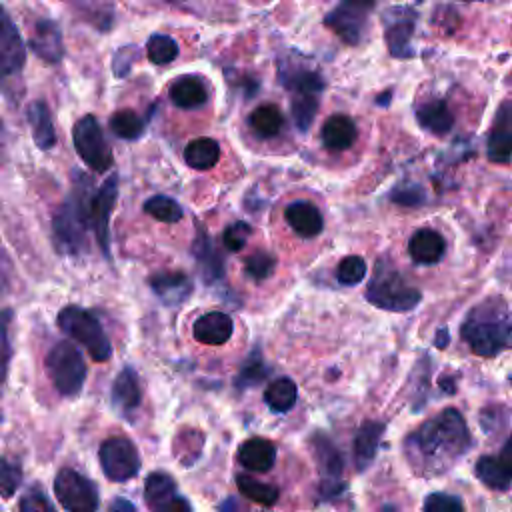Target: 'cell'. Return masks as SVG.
<instances>
[{
	"label": "cell",
	"mask_w": 512,
	"mask_h": 512,
	"mask_svg": "<svg viewBox=\"0 0 512 512\" xmlns=\"http://www.w3.org/2000/svg\"><path fill=\"white\" fill-rule=\"evenodd\" d=\"M110 510H112V512H116V510H130V512H134L136 506H134L132 502L124 500V498H118V500H114V502L110 504Z\"/></svg>",
	"instance_id": "f5cc1de1"
},
{
	"label": "cell",
	"mask_w": 512,
	"mask_h": 512,
	"mask_svg": "<svg viewBox=\"0 0 512 512\" xmlns=\"http://www.w3.org/2000/svg\"><path fill=\"white\" fill-rule=\"evenodd\" d=\"M168 96L174 106H178L182 110H192V108L202 106L208 100V90L200 76L184 74V76H178L170 84Z\"/></svg>",
	"instance_id": "d4e9b609"
},
{
	"label": "cell",
	"mask_w": 512,
	"mask_h": 512,
	"mask_svg": "<svg viewBox=\"0 0 512 512\" xmlns=\"http://www.w3.org/2000/svg\"><path fill=\"white\" fill-rule=\"evenodd\" d=\"M386 44L394 58H410L414 56L412 34L416 24L414 10L406 6H394L386 16Z\"/></svg>",
	"instance_id": "4fadbf2b"
},
{
	"label": "cell",
	"mask_w": 512,
	"mask_h": 512,
	"mask_svg": "<svg viewBox=\"0 0 512 512\" xmlns=\"http://www.w3.org/2000/svg\"><path fill=\"white\" fill-rule=\"evenodd\" d=\"M234 332V322L226 312H206L194 320L192 334L198 342L208 346H220L230 340Z\"/></svg>",
	"instance_id": "44dd1931"
},
{
	"label": "cell",
	"mask_w": 512,
	"mask_h": 512,
	"mask_svg": "<svg viewBox=\"0 0 512 512\" xmlns=\"http://www.w3.org/2000/svg\"><path fill=\"white\" fill-rule=\"evenodd\" d=\"M150 288L166 306H178L192 294V280L180 270H164L150 276Z\"/></svg>",
	"instance_id": "ffe728a7"
},
{
	"label": "cell",
	"mask_w": 512,
	"mask_h": 512,
	"mask_svg": "<svg viewBox=\"0 0 512 512\" xmlns=\"http://www.w3.org/2000/svg\"><path fill=\"white\" fill-rule=\"evenodd\" d=\"M30 48L44 62L58 64L64 56V42H62L60 26L48 18L38 20L30 34Z\"/></svg>",
	"instance_id": "d6986e66"
},
{
	"label": "cell",
	"mask_w": 512,
	"mask_h": 512,
	"mask_svg": "<svg viewBox=\"0 0 512 512\" xmlns=\"http://www.w3.org/2000/svg\"><path fill=\"white\" fill-rule=\"evenodd\" d=\"M110 400L114 410L126 418V420H134L136 410L140 408L142 402V390H140V378L136 374L134 368L124 366L120 370V374L114 378L112 382V390H110Z\"/></svg>",
	"instance_id": "e0dca14e"
},
{
	"label": "cell",
	"mask_w": 512,
	"mask_h": 512,
	"mask_svg": "<svg viewBox=\"0 0 512 512\" xmlns=\"http://www.w3.org/2000/svg\"><path fill=\"white\" fill-rule=\"evenodd\" d=\"M280 82L286 90L294 92H310V94H320L324 88V80L322 76L312 70L306 68L302 64H294V62H284L280 64Z\"/></svg>",
	"instance_id": "83f0119b"
},
{
	"label": "cell",
	"mask_w": 512,
	"mask_h": 512,
	"mask_svg": "<svg viewBox=\"0 0 512 512\" xmlns=\"http://www.w3.org/2000/svg\"><path fill=\"white\" fill-rule=\"evenodd\" d=\"M284 218L290 228L302 238H316L324 228V218L312 202L296 200L286 206Z\"/></svg>",
	"instance_id": "7402d4cb"
},
{
	"label": "cell",
	"mask_w": 512,
	"mask_h": 512,
	"mask_svg": "<svg viewBox=\"0 0 512 512\" xmlns=\"http://www.w3.org/2000/svg\"><path fill=\"white\" fill-rule=\"evenodd\" d=\"M136 54H138L136 46H124V48H120V50L114 54V58H112V70H114V74H116L118 78H122V76H126V74L130 72L132 62L136 60Z\"/></svg>",
	"instance_id": "c3c4849f"
},
{
	"label": "cell",
	"mask_w": 512,
	"mask_h": 512,
	"mask_svg": "<svg viewBox=\"0 0 512 512\" xmlns=\"http://www.w3.org/2000/svg\"><path fill=\"white\" fill-rule=\"evenodd\" d=\"M446 250L444 238L432 228H420L408 242V252L416 264H436Z\"/></svg>",
	"instance_id": "4316f807"
},
{
	"label": "cell",
	"mask_w": 512,
	"mask_h": 512,
	"mask_svg": "<svg viewBox=\"0 0 512 512\" xmlns=\"http://www.w3.org/2000/svg\"><path fill=\"white\" fill-rule=\"evenodd\" d=\"M144 120L134 110H118L110 116V130L122 140H138L144 134Z\"/></svg>",
	"instance_id": "d590c367"
},
{
	"label": "cell",
	"mask_w": 512,
	"mask_h": 512,
	"mask_svg": "<svg viewBox=\"0 0 512 512\" xmlns=\"http://www.w3.org/2000/svg\"><path fill=\"white\" fill-rule=\"evenodd\" d=\"M238 462L254 472H266L276 462V446L266 438H248L238 446Z\"/></svg>",
	"instance_id": "484cf974"
},
{
	"label": "cell",
	"mask_w": 512,
	"mask_h": 512,
	"mask_svg": "<svg viewBox=\"0 0 512 512\" xmlns=\"http://www.w3.org/2000/svg\"><path fill=\"white\" fill-rule=\"evenodd\" d=\"M390 102V92H386V94H380V98H378V104H388Z\"/></svg>",
	"instance_id": "db71d44e"
},
{
	"label": "cell",
	"mask_w": 512,
	"mask_h": 512,
	"mask_svg": "<svg viewBox=\"0 0 512 512\" xmlns=\"http://www.w3.org/2000/svg\"><path fill=\"white\" fill-rule=\"evenodd\" d=\"M356 136H358V130H356L354 120L350 116H344V114L330 116L322 124V130H320L322 144L328 150H336V152L348 150L356 142Z\"/></svg>",
	"instance_id": "f1b7e54d"
},
{
	"label": "cell",
	"mask_w": 512,
	"mask_h": 512,
	"mask_svg": "<svg viewBox=\"0 0 512 512\" xmlns=\"http://www.w3.org/2000/svg\"><path fill=\"white\" fill-rule=\"evenodd\" d=\"M250 236H252L250 224H246V222H232L222 232V244L230 252H240L246 246Z\"/></svg>",
	"instance_id": "f6af8a7d"
},
{
	"label": "cell",
	"mask_w": 512,
	"mask_h": 512,
	"mask_svg": "<svg viewBox=\"0 0 512 512\" xmlns=\"http://www.w3.org/2000/svg\"><path fill=\"white\" fill-rule=\"evenodd\" d=\"M488 160L494 164L508 166L512 154V106L504 100L494 116L492 130L488 136Z\"/></svg>",
	"instance_id": "ac0fdd59"
},
{
	"label": "cell",
	"mask_w": 512,
	"mask_h": 512,
	"mask_svg": "<svg viewBox=\"0 0 512 512\" xmlns=\"http://www.w3.org/2000/svg\"><path fill=\"white\" fill-rule=\"evenodd\" d=\"M26 62L24 40L8 16V12L0 6V78L18 74Z\"/></svg>",
	"instance_id": "9a60e30c"
},
{
	"label": "cell",
	"mask_w": 512,
	"mask_h": 512,
	"mask_svg": "<svg viewBox=\"0 0 512 512\" xmlns=\"http://www.w3.org/2000/svg\"><path fill=\"white\" fill-rule=\"evenodd\" d=\"M414 114L418 124L436 136L450 132V128L454 126V114L450 112L448 104L440 98H432L428 102L418 104Z\"/></svg>",
	"instance_id": "f546056e"
},
{
	"label": "cell",
	"mask_w": 512,
	"mask_h": 512,
	"mask_svg": "<svg viewBox=\"0 0 512 512\" xmlns=\"http://www.w3.org/2000/svg\"><path fill=\"white\" fill-rule=\"evenodd\" d=\"M98 460L104 476L112 482H128L140 472V454L132 440L112 436L98 448Z\"/></svg>",
	"instance_id": "9c48e42d"
},
{
	"label": "cell",
	"mask_w": 512,
	"mask_h": 512,
	"mask_svg": "<svg viewBox=\"0 0 512 512\" xmlns=\"http://www.w3.org/2000/svg\"><path fill=\"white\" fill-rule=\"evenodd\" d=\"M12 310L0 312V390L8 376V366L12 358Z\"/></svg>",
	"instance_id": "7bdbcfd3"
},
{
	"label": "cell",
	"mask_w": 512,
	"mask_h": 512,
	"mask_svg": "<svg viewBox=\"0 0 512 512\" xmlns=\"http://www.w3.org/2000/svg\"><path fill=\"white\" fill-rule=\"evenodd\" d=\"M312 454L318 464V472L322 476L320 484V500H328L338 496L344 490L342 482V470H344V460L340 450L332 444V440L324 434H314L312 440Z\"/></svg>",
	"instance_id": "7c38bea8"
},
{
	"label": "cell",
	"mask_w": 512,
	"mask_h": 512,
	"mask_svg": "<svg viewBox=\"0 0 512 512\" xmlns=\"http://www.w3.org/2000/svg\"><path fill=\"white\" fill-rule=\"evenodd\" d=\"M390 198L402 206H416L424 202V190L420 186H400L392 190Z\"/></svg>",
	"instance_id": "681fc988"
},
{
	"label": "cell",
	"mask_w": 512,
	"mask_h": 512,
	"mask_svg": "<svg viewBox=\"0 0 512 512\" xmlns=\"http://www.w3.org/2000/svg\"><path fill=\"white\" fill-rule=\"evenodd\" d=\"M296 398H298V388L290 378H276L264 390V402L268 404L270 410L278 414L292 410L296 404Z\"/></svg>",
	"instance_id": "d6a6232c"
},
{
	"label": "cell",
	"mask_w": 512,
	"mask_h": 512,
	"mask_svg": "<svg viewBox=\"0 0 512 512\" xmlns=\"http://www.w3.org/2000/svg\"><path fill=\"white\" fill-rule=\"evenodd\" d=\"M276 268V256L266 250H256L244 260V272L250 280L262 282L266 280Z\"/></svg>",
	"instance_id": "b9f144b4"
},
{
	"label": "cell",
	"mask_w": 512,
	"mask_h": 512,
	"mask_svg": "<svg viewBox=\"0 0 512 512\" xmlns=\"http://www.w3.org/2000/svg\"><path fill=\"white\" fill-rule=\"evenodd\" d=\"M72 140H74L76 154L80 156V160H84V164L90 170L106 172L112 166L114 154L106 142V136L96 116L92 114L82 116L72 128Z\"/></svg>",
	"instance_id": "52a82bcc"
},
{
	"label": "cell",
	"mask_w": 512,
	"mask_h": 512,
	"mask_svg": "<svg viewBox=\"0 0 512 512\" xmlns=\"http://www.w3.org/2000/svg\"><path fill=\"white\" fill-rule=\"evenodd\" d=\"M26 116H28V124H30V130H32L34 144L40 150H50L56 144V130H54L52 114H50V108L46 106V102L34 100L28 106Z\"/></svg>",
	"instance_id": "4dcf8cb0"
},
{
	"label": "cell",
	"mask_w": 512,
	"mask_h": 512,
	"mask_svg": "<svg viewBox=\"0 0 512 512\" xmlns=\"http://www.w3.org/2000/svg\"><path fill=\"white\" fill-rule=\"evenodd\" d=\"M236 486L238 490L252 502L260 504V506H272L276 504L280 492L274 484H266V482H260L248 474H238L236 476Z\"/></svg>",
	"instance_id": "e575fe53"
},
{
	"label": "cell",
	"mask_w": 512,
	"mask_h": 512,
	"mask_svg": "<svg viewBox=\"0 0 512 512\" xmlns=\"http://www.w3.org/2000/svg\"><path fill=\"white\" fill-rule=\"evenodd\" d=\"M284 124V116L276 104H260L250 114V128L260 138H272L280 132Z\"/></svg>",
	"instance_id": "836d02e7"
},
{
	"label": "cell",
	"mask_w": 512,
	"mask_h": 512,
	"mask_svg": "<svg viewBox=\"0 0 512 512\" xmlns=\"http://www.w3.org/2000/svg\"><path fill=\"white\" fill-rule=\"evenodd\" d=\"M92 192V182L86 174H76L74 188L68 198L60 204L52 218V234L58 252L68 256H80L88 250V200Z\"/></svg>",
	"instance_id": "3957f363"
},
{
	"label": "cell",
	"mask_w": 512,
	"mask_h": 512,
	"mask_svg": "<svg viewBox=\"0 0 512 512\" xmlns=\"http://www.w3.org/2000/svg\"><path fill=\"white\" fill-rule=\"evenodd\" d=\"M184 160L194 170H208L220 160V144L214 138H194L184 148Z\"/></svg>",
	"instance_id": "1f68e13d"
},
{
	"label": "cell",
	"mask_w": 512,
	"mask_h": 512,
	"mask_svg": "<svg viewBox=\"0 0 512 512\" xmlns=\"http://www.w3.org/2000/svg\"><path fill=\"white\" fill-rule=\"evenodd\" d=\"M474 474L488 488L506 492L512 482V442H504L498 456H480L474 464Z\"/></svg>",
	"instance_id": "2e32d148"
},
{
	"label": "cell",
	"mask_w": 512,
	"mask_h": 512,
	"mask_svg": "<svg viewBox=\"0 0 512 512\" xmlns=\"http://www.w3.org/2000/svg\"><path fill=\"white\" fill-rule=\"evenodd\" d=\"M146 54H148L150 62L164 66V64H170L172 60H176L178 44L168 34H152L146 42Z\"/></svg>",
	"instance_id": "f35d334b"
},
{
	"label": "cell",
	"mask_w": 512,
	"mask_h": 512,
	"mask_svg": "<svg viewBox=\"0 0 512 512\" xmlns=\"http://www.w3.org/2000/svg\"><path fill=\"white\" fill-rule=\"evenodd\" d=\"M366 262L362 256H356V254H350V256H344L338 266H336V280L342 284V286H356L360 284L364 278H366Z\"/></svg>",
	"instance_id": "60d3db41"
},
{
	"label": "cell",
	"mask_w": 512,
	"mask_h": 512,
	"mask_svg": "<svg viewBox=\"0 0 512 512\" xmlns=\"http://www.w3.org/2000/svg\"><path fill=\"white\" fill-rule=\"evenodd\" d=\"M422 508L426 512H460V510H464V502L454 494L434 492V494L426 496Z\"/></svg>",
	"instance_id": "bcb514c9"
},
{
	"label": "cell",
	"mask_w": 512,
	"mask_h": 512,
	"mask_svg": "<svg viewBox=\"0 0 512 512\" xmlns=\"http://www.w3.org/2000/svg\"><path fill=\"white\" fill-rule=\"evenodd\" d=\"M318 96L320 94H310V92H294L292 96V118L298 126L300 132H306L312 122L314 116L318 112Z\"/></svg>",
	"instance_id": "74e56055"
},
{
	"label": "cell",
	"mask_w": 512,
	"mask_h": 512,
	"mask_svg": "<svg viewBox=\"0 0 512 512\" xmlns=\"http://www.w3.org/2000/svg\"><path fill=\"white\" fill-rule=\"evenodd\" d=\"M54 494L64 510L94 512L100 506L98 488L72 468H62L54 478Z\"/></svg>",
	"instance_id": "30bf717a"
},
{
	"label": "cell",
	"mask_w": 512,
	"mask_h": 512,
	"mask_svg": "<svg viewBox=\"0 0 512 512\" xmlns=\"http://www.w3.org/2000/svg\"><path fill=\"white\" fill-rule=\"evenodd\" d=\"M22 484V466L10 456L0 458V498L8 500Z\"/></svg>",
	"instance_id": "ab89813d"
},
{
	"label": "cell",
	"mask_w": 512,
	"mask_h": 512,
	"mask_svg": "<svg viewBox=\"0 0 512 512\" xmlns=\"http://www.w3.org/2000/svg\"><path fill=\"white\" fill-rule=\"evenodd\" d=\"M58 326L66 336L80 342L86 348V352L92 356V360L106 362L112 356V344L102 324L92 312L76 304L64 306L58 312Z\"/></svg>",
	"instance_id": "5b68a950"
},
{
	"label": "cell",
	"mask_w": 512,
	"mask_h": 512,
	"mask_svg": "<svg viewBox=\"0 0 512 512\" xmlns=\"http://www.w3.org/2000/svg\"><path fill=\"white\" fill-rule=\"evenodd\" d=\"M268 376V366L264 364L262 356L254 350L252 356L244 362V366L240 368L238 376H236V388L244 390L250 386H256L258 382H262Z\"/></svg>",
	"instance_id": "ee69618b"
},
{
	"label": "cell",
	"mask_w": 512,
	"mask_h": 512,
	"mask_svg": "<svg viewBox=\"0 0 512 512\" xmlns=\"http://www.w3.org/2000/svg\"><path fill=\"white\" fill-rule=\"evenodd\" d=\"M448 342H450V332L446 330V328H440L438 332H436V340H434V344H436V348H446L448 346Z\"/></svg>",
	"instance_id": "816d5d0a"
},
{
	"label": "cell",
	"mask_w": 512,
	"mask_h": 512,
	"mask_svg": "<svg viewBox=\"0 0 512 512\" xmlns=\"http://www.w3.org/2000/svg\"><path fill=\"white\" fill-rule=\"evenodd\" d=\"M194 256H196V262L202 270V276L206 282H216V280H222L224 278V272H226V264L220 256V252L216 250L210 234L204 232L202 226H198V234L194 238Z\"/></svg>",
	"instance_id": "603a6c76"
},
{
	"label": "cell",
	"mask_w": 512,
	"mask_h": 512,
	"mask_svg": "<svg viewBox=\"0 0 512 512\" xmlns=\"http://www.w3.org/2000/svg\"><path fill=\"white\" fill-rule=\"evenodd\" d=\"M142 208H144L146 214H150L158 222L176 224L178 220H182V206L174 198H170V196L156 194V196L144 200Z\"/></svg>",
	"instance_id": "8d00e7d4"
},
{
	"label": "cell",
	"mask_w": 512,
	"mask_h": 512,
	"mask_svg": "<svg viewBox=\"0 0 512 512\" xmlns=\"http://www.w3.org/2000/svg\"><path fill=\"white\" fill-rule=\"evenodd\" d=\"M364 296L370 304L386 312H408L414 310L422 300L420 288L410 284L384 256L376 260Z\"/></svg>",
	"instance_id": "277c9868"
},
{
	"label": "cell",
	"mask_w": 512,
	"mask_h": 512,
	"mask_svg": "<svg viewBox=\"0 0 512 512\" xmlns=\"http://www.w3.org/2000/svg\"><path fill=\"white\" fill-rule=\"evenodd\" d=\"M378 0H340L326 16L324 24L330 28L342 42L358 44L364 36L370 14L374 12Z\"/></svg>",
	"instance_id": "ba28073f"
},
{
	"label": "cell",
	"mask_w": 512,
	"mask_h": 512,
	"mask_svg": "<svg viewBox=\"0 0 512 512\" xmlns=\"http://www.w3.org/2000/svg\"><path fill=\"white\" fill-rule=\"evenodd\" d=\"M382 432H384V424L378 420H366L358 428V432L354 436V450H352L354 464H356L358 472L366 470L372 464V460L378 452V446H380Z\"/></svg>",
	"instance_id": "cb8c5ba5"
},
{
	"label": "cell",
	"mask_w": 512,
	"mask_h": 512,
	"mask_svg": "<svg viewBox=\"0 0 512 512\" xmlns=\"http://www.w3.org/2000/svg\"><path fill=\"white\" fill-rule=\"evenodd\" d=\"M164 2H182V0H164Z\"/></svg>",
	"instance_id": "11a10c76"
},
{
	"label": "cell",
	"mask_w": 512,
	"mask_h": 512,
	"mask_svg": "<svg viewBox=\"0 0 512 512\" xmlns=\"http://www.w3.org/2000/svg\"><path fill=\"white\" fill-rule=\"evenodd\" d=\"M44 364L52 386L62 396H76L82 390L86 380V364L80 350L72 342L62 340L54 344Z\"/></svg>",
	"instance_id": "8992f818"
},
{
	"label": "cell",
	"mask_w": 512,
	"mask_h": 512,
	"mask_svg": "<svg viewBox=\"0 0 512 512\" xmlns=\"http://www.w3.org/2000/svg\"><path fill=\"white\" fill-rule=\"evenodd\" d=\"M144 498L156 512H188L190 504L176 494V482L166 472H152L144 482Z\"/></svg>",
	"instance_id": "5bb4252c"
},
{
	"label": "cell",
	"mask_w": 512,
	"mask_h": 512,
	"mask_svg": "<svg viewBox=\"0 0 512 512\" xmlns=\"http://www.w3.org/2000/svg\"><path fill=\"white\" fill-rule=\"evenodd\" d=\"M12 266H10V260L0 252V290H6L10 286V272Z\"/></svg>",
	"instance_id": "f907efd6"
},
{
	"label": "cell",
	"mask_w": 512,
	"mask_h": 512,
	"mask_svg": "<svg viewBox=\"0 0 512 512\" xmlns=\"http://www.w3.org/2000/svg\"><path fill=\"white\" fill-rule=\"evenodd\" d=\"M18 508L24 512H52L54 504L44 496L40 488H30L26 496H22Z\"/></svg>",
	"instance_id": "7dc6e473"
},
{
	"label": "cell",
	"mask_w": 512,
	"mask_h": 512,
	"mask_svg": "<svg viewBox=\"0 0 512 512\" xmlns=\"http://www.w3.org/2000/svg\"><path fill=\"white\" fill-rule=\"evenodd\" d=\"M472 438L456 408L424 420L404 442L406 458L418 474H442L470 448Z\"/></svg>",
	"instance_id": "6da1fadb"
},
{
	"label": "cell",
	"mask_w": 512,
	"mask_h": 512,
	"mask_svg": "<svg viewBox=\"0 0 512 512\" xmlns=\"http://www.w3.org/2000/svg\"><path fill=\"white\" fill-rule=\"evenodd\" d=\"M462 340L478 356H496L510 346L512 322L508 302L490 296L468 310L460 326Z\"/></svg>",
	"instance_id": "7a4b0ae2"
},
{
	"label": "cell",
	"mask_w": 512,
	"mask_h": 512,
	"mask_svg": "<svg viewBox=\"0 0 512 512\" xmlns=\"http://www.w3.org/2000/svg\"><path fill=\"white\" fill-rule=\"evenodd\" d=\"M118 198V174H110L100 188H92L88 200V216H90V230L96 236V242L102 254L110 256V214L114 210Z\"/></svg>",
	"instance_id": "8fae6325"
}]
</instances>
